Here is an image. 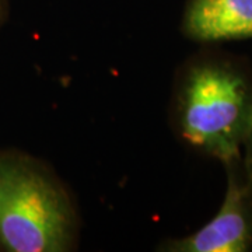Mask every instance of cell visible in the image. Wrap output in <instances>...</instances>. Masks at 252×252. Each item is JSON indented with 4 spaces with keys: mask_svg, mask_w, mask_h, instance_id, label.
Segmentation results:
<instances>
[{
    "mask_svg": "<svg viewBox=\"0 0 252 252\" xmlns=\"http://www.w3.org/2000/svg\"><path fill=\"white\" fill-rule=\"evenodd\" d=\"M76 234V210L61 182L31 157L0 152V248L64 252Z\"/></svg>",
    "mask_w": 252,
    "mask_h": 252,
    "instance_id": "cell-1",
    "label": "cell"
},
{
    "mask_svg": "<svg viewBox=\"0 0 252 252\" xmlns=\"http://www.w3.org/2000/svg\"><path fill=\"white\" fill-rule=\"evenodd\" d=\"M182 139L225 165L241 161L252 132V86L234 66L219 61L189 69L178 95Z\"/></svg>",
    "mask_w": 252,
    "mask_h": 252,
    "instance_id": "cell-2",
    "label": "cell"
},
{
    "mask_svg": "<svg viewBox=\"0 0 252 252\" xmlns=\"http://www.w3.org/2000/svg\"><path fill=\"white\" fill-rule=\"evenodd\" d=\"M240 162L225 165L228 181L223 203L210 221L193 234L164 245L170 252H247L252 248V184Z\"/></svg>",
    "mask_w": 252,
    "mask_h": 252,
    "instance_id": "cell-3",
    "label": "cell"
},
{
    "mask_svg": "<svg viewBox=\"0 0 252 252\" xmlns=\"http://www.w3.org/2000/svg\"><path fill=\"white\" fill-rule=\"evenodd\" d=\"M184 31L202 42L252 38V0H192Z\"/></svg>",
    "mask_w": 252,
    "mask_h": 252,
    "instance_id": "cell-4",
    "label": "cell"
},
{
    "mask_svg": "<svg viewBox=\"0 0 252 252\" xmlns=\"http://www.w3.org/2000/svg\"><path fill=\"white\" fill-rule=\"evenodd\" d=\"M241 167H243V172L245 180L252 184V132L247 143L244 146V154L241 158Z\"/></svg>",
    "mask_w": 252,
    "mask_h": 252,
    "instance_id": "cell-5",
    "label": "cell"
},
{
    "mask_svg": "<svg viewBox=\"0 0 252 252\" xmlns=\"http://www.w3.org/2000/svg\"><path fill=\"white\" fill-rule=\"evenodd\" d=\"M1 14H3V7H1V0H0V20H1Z\"/></svg>",
    "mask_w": 252,
    "mask_h": 252,
    "instance_id": "cell-6",
    "label": "cell"
}]
</instances>
